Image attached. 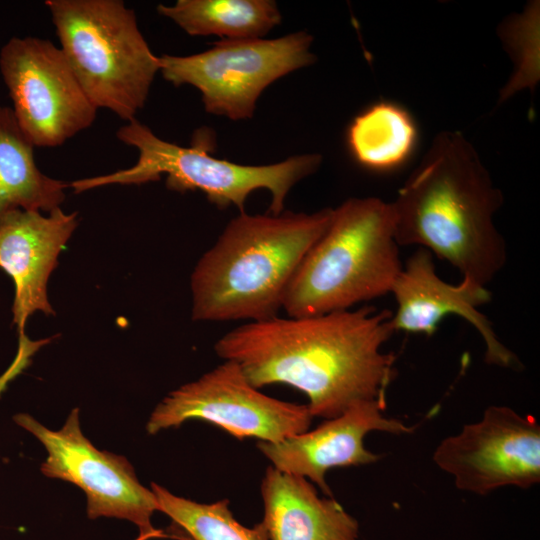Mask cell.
Returning <instances> with one entry per match:
<instances>
[{
  "label": "cell",
  "instance_id": "cell-1",
  "mask_svg": "<svg viewBox=\"0 0 540 540\" xmlns=\"http://www.w3.org/2000/svg\"><path fill=\"white\" fill-rule=\"evenodd\" d=\"M392 312L373 306L306 317L275 316L238 326L214 350L235 362L257 389L289 385L308 398L313 417L334 418L364 400L386 402L395 357L383 345Z\"/></svg>",
  "mask_w": 540,
  "mask_h": 540
},
{
  "label": "cell",
  "instance_id": "cell-2",
  "mask_svg": "<svg viewBox=\"0 0 540 540\" xmlns=\"http://www.w3.org/2000/svg\"><path fill=\"white\" fill-rule=\"evenodd\" d=\"M503 203L473 146L441 132L391 203L399 246L418 245L487 286L507 260L493 217Z\"/></svg>",
  "mask_w": 540,
  "mask_h": 540
},
{
  "label": "cell",
  "instance_id": "cell-3",
  "mask_svg": "<svg viewBox=\"0 0 540 540\" xmlns=\"http://www.w3.org/2000/svg\"><path fill=\"white\" fill-rule=\"evenodd\" d=\"M332 208L279 215L241 212L191 274L195 321H262L278 316L305 254L327 229Z\"/></svg>",
  "mask_w": 540,
  "mask_h": 540
},
{
  "label": "cell",
  "instance_id": "cell-4",
  "mask_svg": "<svg viewBox=\"0 0 540 540\" xmlns=\"http://www.w3.org/2000/svg\"><path fill=\"white\" fill-rule=\"evenodd\" d=\"M402 268L391 203L349 198L303 257L282 308L290 317L348 310L390 293Z\"/></svg>",
  "mask_w": 540,
  "mask_h": 540
},
{
  "label": "cell",
  "instance_id": "cell-5",
  "mask_svg": "<svg viewBox=\"0 0 540 540\" xmlns=\"http://www.w3.org/2000/svg\"><path fill=\"white\" fill-rule=\"evenodd\" d=\"M60 49L99 109L135 119L159 72L133 10L120 0H47Z\"/></svg>",
  "mask_w": 540,
  "mask_h": 540
},
{
  "label": "cell",
  "instance_id": "cell-6",
  "mask_svg": "<svg viewBox=\"0 0 540 540\" xmlns=\"http://www.w3.org/2000/svg\"><path fill=\"white\" fill-rule=\"evenodd\" d=\"M116 135L138 150L135 165L75 180L69 183L75 193L111 184L140 185L165 174L168 189L181 193L200 190L219 209L235 206L240 213L245 212V202L253 191L266 189L271 194L268 213L279 215L291 188L314 173L322 161L319 154H305L270 165H241L211 156L202 141L192 147L165 141L136 119L119 128Z\"/></svg>",
  "mask_w": 540,
  "mask_h": 540
},
{
  "label": "cell",
  "instance_id": "cell-7",
  "mask_svg": "<svg viewBox=\"0 0 540 540\" xmlns=\"http://www.w3.org/2000/svg\"><path fill=\"white\" fill-rule=\"evenodd\" d=\"M312 41L304 31L275 39L221 40L197 54L160 56L159 72L175 86L197 88L208 113L245 120L253 117L266 87L315 61Z\"/></svg>",
  "mask_w": 540,
  "mask_h": 540
},
{
  "label": "cell",
  "instance_id": "cell-8",
  "mask_svg": "<svg viewBox=\"0 0 540 540\" xmlns=\"http://www.w3.org/2000/svg\"><path fill=\"white\" fill-rule=\"evenodd\" d=\"M313 418L307 404L265 395L235 362L227 360L170 392L151 413L146 430L153 435L199 419L239 440L276 443L309 430Z\"/></svg>",
  "mask_w": 540,
  "mask_h": 540
},
{
  "label": "cell",
  "instance_id": "cell-9",
  "mask_svg": "<svg viewBox=\"0 0 540 540\" xmlns=\"http://www.w3.org/2000/svg\"><path fill=\"white\" fill-rule=\"evenodd\" d=\"M0 72L13 114L34 146L57 147L94 122L97 108L50 41L10 38L0 51Z\"/></svg>",
  "mask_w": 540,
  "mask_h": 540
},
{
  "label": "cell",
  "instance_id": "cell-10",
  "mask_svg": "<svg viewBox=\"0 0 540 540\" xmlns=\"http://www.w3.org/2000/svg\"><path fill=\"white\" fill-rule=\"evenodd\" d=\"M13 420L45 447L48 456L41 472L84 491L90 519H124L137 526L139 536L147 539L162 536L151 521L154 512L159 511L154 493L139 482L124 456L98 450L83 435L77 408L59 430L48 429L29 414H16Z\"/></svg>",
  "mask_w": 540,
  "mask_h": 540
},
{
  "label": "cell",
  "instance_id": "cell-11",
  "mask_svg": "<svg viewBox=\"0 0 540 540\" xmlns=\"http://www.w3.org/2000/svg\"><path fill=\"white\" fill-rule=\"evenodd\" d=\"M433 461L465 492L530 488L540 481V425L510 407L489 406L479 421L443 439Z\"/></svg>",
  "mask_w": 540,
  "mask_h": 540
},
{
  "label": "cell",
  "instance_id": "cell-12",
  "mask_svg": "<svg viewBox=\"0 0 540 540\" xmlns=\"http://www.w3.org/2000/svg\"><path fill=\"white\" fill-rule=\"evenodd\" d=\"M433 255L419 248L403 265L393 287L396 310L390 324L394 331L431 336L439 323L449 315L466 320L481 336L487 363L513 368L517 357L498 338L492 323L479 308L491 301L487 286L462 277L450 284L436 273Z\"/></svg>",
  "mask_w": 540,
  "mask_h": 540
},
{
  "label": "cell",
  "instance_id": "cell-13",
  "mask_svg": "<svg viewBox=\"0 0 540 540\" xmlns=\"http://www.w3.org/2000/svg\"><path fill=\"white\" fill-rule=\"evenodd\" d=\"M385 409L386 402L359 401L313 430L276 443L258 441L257 448L274 468L306 478L331 497L325 479L328 470L371 464L380 459V455L364 445L368 433L407 434L415 430L416 426H407L398 419L386 417L383 414Z\"/></svg>",
  "mask_w": 540,
  "mask_h": 540
},
{
  "label": "cell",
  "instance_id": "cell-14",
  "mask_svg": "<svg viewBox=\"0 0 540 540\" xmlns=\"http://www.w3.org/2000/svg\"><path fill=\"white\" fill-rule=\"evenodd\" d=\"M76 226L77 213L60 207L47 216L17 209L0 218V268L15 286L12 313L18 334L25 333L34 312L53 313L47 282Z\"/></svg>",
  "mask_w": 540,
  "mask_h": 540
},
{
  "label": "cell",
  "instance_id": "cell-15",
  "mask_svg": "<svg viewBox=\"0 0 540 540\" xmlns=\"http://www.w3.org/2000/svg\"><path fill=\"white\" fill-rule=\"evenodd\" d=\"M269 540H358V521L332 496H319L306 478L266 469L261 482Z\"/></svg>",
  "mask_w": 540,
  "mask_h": 540
},
{
  "label": "cell",
  "instance_id": "cell-16",
  "mask_svg": "<svg viewBox=\"0 0 540 540\" xmlns=\"http://www.w3.org/2000/svg\"><path fill=\"white\" fill-rule=\"evenodd\" d=\"M34 147L12 109L0 105V218L17 209L49 213L65 199L69 184L38 169Z\"/></svg>",
  "mask_w": 540,
  "mask_h": 540
},
{
  "label": "cell",
  "instance_id": "cell-17",
  "mask_svg": "<svg viewBox=\"0 0 540 540\" xmlns=\"http://www.w3.org/2000/svg\"><path fill=\"white\" fill-rule=\"evenodd\" d=\"M346 141L352 158L361 167L390 172L410 159L418 141V130L405 108L379 101L353 118Z\"/></svg>",
  "mask_w": 540,
  "mask_h": 540
},
{
  "label": "cell",
  "instance_id": "cell-18",
  "mask_svg": "<svg viewBox=\"0 0 540 540\" xmlns=\"http://www.w3.org/2000/svg\"><path fill=\"white\" fill-rule=\"evenodd\" d=\"M157 11L191 36L215 35L222 40L259 39L281 22L272 0H178Z\"/></svg>",
  "mask_w": 540,
  "mask_h": 540
},
{
  "label": "cell",
  "instance_id": "cell-19",
  "mask_svg": "<svg viewBox=\"0 0 540 540\" xmlns=\"http://www.w3.org/2000/svg\"><path fill=\"white\" fill-rule=\"evenodd\" d=\"M151 490L159 511L191 540H269L262 522L247 527L237 521L227 499L200 503L174 495L156 483L151 484Z\"/></svg>",
  "mask_w": 540,
  "mask_h": 540
},
{
  "label": "cell",
  "instance_id": "cell-20",
  "mask_svg": "<svg viewBox=\"0 0 540 540\" xmlns=\"http://www.w3.org/2000/svg\"><path fill=\"white\" fill-rule=\"evenodd\" d=\"M534 3L522 15L508 20L503 28V38L513 46L519 61L518 71L514 78L502 91V98L506 99L516 90L525 86H533L538 79V31L539 10Z\"/></svg>",
  "mask_w": 540,
  "mask_h": 540
},
{
  "label": "cell",
  "instance_id": "cell-21",
  "mask_svg": "<svg viewBox=\"0 0 540 540\" xmlns=\"http://www.w3.org/2000/svg\"><path fill=\"white\" fill-rule=\"evenodd\" d=\"M48 342L49 339L34 341L28 338L25 333L19 334L16 356L8 369L0 376V395L9 382L29 365L31 357Z\"/></svg>",
  "mask_w": 540,
  "mask_h": 540
},
{
  "label": "cell",
  "instance_id": "cell-22",
  "mask_svg": "<svg viewBox=\"0 0 540 540\" xmlns=\"http://www.w3.org/2000/svg\"><path fill=\"white\" fill-rule=\"evenodd\" d=\"M135 540H146L144 537L138 536Z\"/></svg>",
  "mask_w": 540,
  "mask_h": 540
}]
</instances>
